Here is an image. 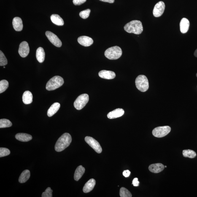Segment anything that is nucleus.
<instances>
[{
	"label": "nucleus",
	"mask_w": 197,
	"mask_h": 197,
	"mask_svg": "<svg viewBox=\"0 0 197 197\" xmlns=\"http://www.w3.org/2000/svg\"><path fill=\"white\" fill-rule=\"evenodd\" d=\"M71 135L65 133L59 138L55 146V150L57 152H61L69 147L72 142Z\"/></svg>",
	"instance_id": "f257e3e1"
},
{
	"label": "nucleus",
	"mask_w": 197,
	"mask_h": 197,
	"mask_svg": "<svg viewBox=\"0 0 197 197\" xmlns=\"http://www.w3.org/2000/svg\"><path fill=\"white\" fill-rule=\"evenodd\" d=\"M125 31L128 33L140 34L143 31L142 23L138 20H133L127 23L124 27Z\"/></svg>",
	"instance_id": "f03ea898"
},
{
	"label": "nucleus",
	"mask_w": 197,
	"mask_h": 197,
	"mask_svg": "<svg viewBox=\"0 0 197 197\" xmlns=\"http://www.w3.org/2000/svg\"><path fill=\"white\" fill-rule=\"evenodd\" d=\"M64 83V80L61 76H56L52 78L47 82L46 88L47 90H53L59 88Z\"/></svg>",
	"instance_id": "7ed1b4c3"
},
{
	"label": "nucleus",
	"mask_w": 197,
	"mask_h": 197,
	"mask_svg": "<svg viewBox=\"0 0 197 197\" xmlns=\"http://www.w3.org/2000/svg\"><path fill=\"white\" fill-rule=\"evenodd\" d=\"M122 54L121 48L118 46L109 47L105 51V56L109 60H117L121 56Z\"/></svg>",
	"instance_id": "20e7f679"
},
{
	"label": "nucleus",
	"mask_w": 197,
	"mask_h": 197,
	"mask_svg": "<svg viewBox=\"0 0 197 197\" xmlns=\"http://www.w3.org/2000/svg\"><path fill=\"white\" fill-rule=\"evenodd\" d=\"M135 83L136 88L141 92H145L148 90V80L145 76L140 75L138 76L136 78Z\"/></svg>",
	"instance_id": "39448f33"
},
{
	"label": "nucleus",
	"mask_w": 197,
	"mask_h": 197,
	"mask_svg": "<svg viewBox=\"0 0 197 197\" xmlns=\"http://www.w3.org/2000/svg\"><path fill=\"white\" fill-rule=\"evenodd\" d=\"M89 97L88 94L84 93L79 96L74 103V107L77 110H81L85 107L88 102Z\"/></svg>",
	"instance_id": "423d86ee"
},
{
	"label": "nucleus",
	"mask_w": 197,
	"mask_h": 197,
	"mask_svg": "<svg viewBox=\"0 0 197 197\" xmlns=\"http://www.w3.org/2000/svg\"><path fill=\"white\" fill-rule=\"evenodd\" d=\"M171 131V128L168 125L158 127L152 130V134L155 137L162 138L167 135Z\"/></svg>",
	"instance_id": "0eeeda50"
},
{
	"label": "nucleus",
	"mask_w": 197,
	"mask_h": 197,
	"mask_svg": "<svg viewBox=\"0 0 197 197\" xmlns=\"http://www.w3.org/2000/svg\"><path fill=\"white\" fill-rule=\"evenodd\" d=\"M85 142L94 149L95 151L98 153H101L102 151V148L97 141L90 136H86L85 138Z\"/></svg>",
	"instance_id": "6e6552de"
},
{
	"label": "nucleus",
	"mask_w": 197,
	"mask_h": 197,
	"mask_svg": "<svg viewBox=\"0 0 197 197\" xmlns=\"http://www.w3.org/2000/svg\"><path fill=\"white\" fill-rule=\"evenodd\" d=\"M45 34L49 41L53 45L58 47H61L62 45L61 41L56 35L50 31H46Z\"/></svg>",
	"instance_id": "1a4fd4ad"
},
{
	"label": "nucleus",
	"mask_w": 197,
	"mask_h": 197,
	"mask_svg": "<svg viewBox=\"0 0 197 197\" xmlns=\"http://www.w3.org/2000/svg\"><path fill=\"white\" fill-rule=\"evenodd\" d=\"M165 9V4L163 1H159L155 5L153 10V14L155 17H159L163 15Z\"/></svg>",
	"instance_id": "9d476101"
},
{
	"label": "nucleus",
	"mask_w": 197,
	"mask_h": 197,
	"mask_svg": "<svg viewBox=\"0 0 197 197\" xmlns=\"http://www.w3.org/2000/svg\"><path fill=\"white\" fill-rule=\"evenodd\" d=\"M30 49L28 43L23 41L20 44L18 50V53L22 58H26L29 54Z\"/></svg>",
	"instance_id": "9b49d317"
},
{
	"label": "nucleus",
	"mask_w": 197,
	"mask_h": 197,
	"mask_svg": "<svg viewBox=\"0 0 197 197\" xmlns=\"http://www.w3.org/2000/svg\"><path fill=\"white\" fill-rule=\"evenodd\" d=\"M78 42L84 47H89L93 44V41L91 38L86 36H80L77 39Z\"/></svg>",
	"instance_id": "f8f14e48"
},
{
	"label": "nucleus",
	"mask_w": 197,
	"mask_h": 197,
	"mask_svg": "<svg viewBox=\"0 0 197 197\" xmlns=\"http://www.w3.org/2000/svg\"><path fill=\"white\" fill-rule=\"evenodd\" d=\"M165 166L161 163H153L149 166V171L155 174H157L164 170Z\"/></svg>",
	"instance_id": "ddd939ff"
},
{
	"label": "nucleus",
	"mask_w": 197,
	"mask_h": 197,
	"mask_svg": "<svg viewBox=\"0 0 197 197\" xmlns=\"http://www.w3.org/2000/svg\"><path fill=\"white\" fill-rule=\"evenodd\" d=\"M125 111L122 109H117L112 112H110L107 114V117L109 119H113L121 117L124 114Z\"/></svg>",
	"instance_id": "4468645a"
},
{
	"label": "nucleus",
	"mask_w": 197,
	"mask_h": 197,
	"mask_svg": "<svg viewBox=\"0 0 197 197\" xmlns=\"http://www.w3.org/2000/svg\"><path fill=\"white\" fill-rule=\"evenodd\" d=\"M99 75L101 78L106 79H114L115 77L116 74L113 71L102 70L99 73Z\"/></svg>",
	"instance_id": "2eb2a0df"
},
{
	"label": "nucleus",
	"mask_w": 197,
	"mask_h": 197,
	"mask_svg": "<svg viewBox=\"0 0 197 197\" xmlns=\"http://www.w3.org/2000/svg\"><path fill=\"white\" fill-rule=\"evenodd\" d=\"M12 25L15 31H20L23 29V21L20 17H16L13 19L12 20Z\"/></svg>",
	"instance_id": "dca6fc26"
},
{
	"label": "nucleus",
	"mask_w": 197,
	"mask_h": 197,
	"mask_svg": "<svg viewBox=\"0 0 197 197\" xmlns=\"http://www.w3.org/2000/svg\"><path fill=\"white\" fill-rule=\"evenodd\" d=\"M96 184V181L93 179H90L85 184L83 188L84 193H87L93 190Z\"/></svg>",
	"instance_id": "f3484780"
},
{
	"label": "nucleus",
	"mask_w": 197,
	"mask_h": 197,
	"mask_svg": "<svg viewBox=\"0 0 197 197\" xmlns=\"http://www.w3.org/2000/svg\"><path fill=\"white\" fill-rule=\"evenodd\" d=\"M190 22L188 19L184 18L181 20L180 24V30L182 33H185L188 31L190 27Z\"/></svg>",
	"instance_id": "a211bd4d"
},
{
	"label": "nucleus",
	"mask_w": 197,
	"mask_h": 197,
	"mask_svg": "<svg viewBox=\"0 0 197 197\" xmlns=\"http://www.w3.org/2000/svg\"><path fill=\"white\" fill-rule=\"evenodd\" d=\"M16 139L22 142H26L31 141L32 136L31 135L26 133H19L15 135Z\"/></svg>",
	"instance_id": "6ab92c4d"
},
{
	"label": "nucleus",
	"mask_w": 197,
	"mask_h": 197,
	"mask_svg": "<svg viewBox=\"0 0 197 197\" xmlns=\"http://www.w3.org/2000/svg\"><path fill=\"white\" fill-rule=\"evenodd\" d=\"M60 107L59 103L55 102L49 108L47 112V115L49 117H51L58 112Z\"/></svg>",
	"instance_id": "aec40b11"
},
{
	"label": "nucleus",
	"mask_w": 197,
	"mask_h": 197,
	"mask_svg": "<svg viewBox=\"0 0 197 197\" xmlns=\"http://www.w3.org/2000/svg\"><path fill=\"white\" fill-rule=\"evenodd\" d=\"M33 95L31 92L26 90L24 93L23 96V101L24 104H31L33 101Z\"/></svg>",
	"instance_id": "412c9836"
},
{
	"label": "nucleus",
	"mask_w": 197,
	"mask_h": 197,
	"mask_svg": "<svg viewBox=\"0 0 197 197\" xmlns=\"http://www.w3.org/2000/svg\"><path fill=\"white\" fill-rule=\"evenodd\" d=\"M36 58L39 63H42L45 60V52L43 48L39 47L36 50Z\"/></svg>",
	"instance_id": "4be33fe9"
},
{
	"label": "nucleus",
	"mask_w": 197,
	"mask_h": 197,
	"mask_svg": "<svg viewBox=\"0 0 197 197\" xmlns=\"http://www.w3.org/2000/svg\"><path fill=\"white\" fill-rule=\"evenodd\" d=\"M85 171V168L82 166L77 167L74 174V179L76 181L79 180L83 175Z\"/></svg>",
	"instance_id": "5701e85b"
},
{
	"label": "nucleus",
	"mask_w": 197,
	"mask_h": 197,
	"mask_svg": "<svg viewBox=\"0 0 197 197\" xmlns=\"http://www.w3.org/2000/svg\"><path fill=\"white\" fill-rule=\"evenodd\" d=\"M50 19L52 23L58 26H63L64 25L63 19L58 14H53L51 16Z\"/></svg>",
	"instance_id": "b1692460"
},
{
	"label": "nucleus",
	"mask_w": 197,
	"mask_h": 197,
	"mask_svg": "<svg viewBox=\"0 0 197 197\" xmlns=\"http://www.w3.org/2000/svg\"><path fill=\"white\" fill-rule=\"evenodd\" d=\"M31 176L30 171L28 170H25L22 173L19 179V182L20 183H25L29 179Z\"/></svg>",
	"instance_id": "393cba45"
},
{
	"label": "nucleus",
	"mask_w": 197,
	"mask_h": 197,
	"mask_svg": "<svg viewBox=\"0 0 197 197\" xmlns=\"http://www.w3.org/2000/svg\"><path fill=\"white\" fill-rule=\"evenodd\" d=\"M182 155L184 157H188L190 158H193L196 156V152L190 149L183 150Z\"/></svg>",
	"instance_id": "a878e982"
},
{
	"label": "nucleus",
	"mask_w": 197,
	"mask_h": 197,
	"mask_svg": "<svg viewBox=\"0 0 197 197\" xmlns=\"http://www.w3.org/2000/svg\"><path fill=\"white\" fill-rule=\"evenodd\" d=\"M12 123L10 120L6 119H1L0 120V128H9L12 126Z\"/></svg>",
	"instance_id": "bb28decb"
},
{
	"label": "nucleus",
	"mask_w": 197,
	"mask_h": 197,
	"mask_svg": "<svg viewBox=\"0 0 197 197\" xmlns=\"http://www.w3.org/2000/svg\"><path fill=\"white\" fill-rule=\"evenodd\" d=\"M9 87V82L5 80H3L0 82V93H4Z\"/></svg>",
	"instance_id": "cd10ccee"
},
{
	"label": "nucleus",
	"mask_w": 197,
	"mask_h": 197,
	"mask_svg": "<svg viewBox=\"0 0 197 197\" xmlns=\"http://www.w3.org/2000/svg\"><path fill=\"white\" fill-rule=\"evenodd\" d=\"M120 196L121 197H131L132 195L128 189L122 187L120 189Z\"/></svg>",
	"instance_id": "c85d7f7f"
},
{
	"label": "nucleus",
	"mask_w": 197,
	"mask_h": 197,
	"mask_svg": "<svg viewBox=\"0 0 197 197\" xmlns=\"http://www.w3.org/2000/svg\"><path fill=\"white\" fill-rule=\"evenodd\" d=\"M7 64V60L4 54L1 51H0V66H6Z\"/></svg>",
	"instance_id": "c756f323"
},
{
	"label": "nucleus",
	"mask_w": 197,
	"mask_h": 197,
	"mask_svg": "<svg viewBox=\"0 0 197 197\" xmlns=\"http://www.w3.org/2000/svg\"><path fill=\"white\" fill-rule=\"evenodd\" d=\"M10 153V151L9 149L4 147L0 148V157L7 156Z\"/></svg>",
	"instance_id": "7c9ffc66"
},
{
	"label": "nucleus",
	"mask_w": 197,
	"mask_h": 197,
	"mask_svg": "<svg viewBox=\"0 0 197 197\" xmlns=\"http://www.w3.org/2000/svg\"><path fill=\"white\" fill-rule=\"evenodd\" d=\"M90 12V9H87L80 12V14H79V15H80V16L81 18L82 19H87L89 16Z\"/></svg>",
	"instance_id": "2f4dec72"
},
{
	"label": "nucleus",
	"mask_w": 197,
	"mask_h": 197,
	"mask_svg": "<svg viewBox=\"0 0 197 197\" xmlns=\"http://www.w3.org/2000/svg\"><path fill=\"white\" fill-rule=\"evenodd\" d=\"M52 192L53 190L50 187H48L45 190V191L42 193V197H52Z\"/></svg>",
	"instance_id": "473e14b6"
},
{
	"label": "nucleus",
	"mask_w": 197,
	"mask_h": 197,
	"mask_svg": "<svg viewBox=\"0 0 197 197\" xmlns=\"http://www.w3.org/2000/svg\"><path fill=\"white\" fill-rule=\"evenodd\" d=\"M87 0H73V2L75 5H80L85 3Z\"/></svg>",
	"instance_id": "72a5a7b5"
},
{
	"label": "nucleus",
	"mask_w": 197,
	"mask_h": 197,
	"mask_svg": "<svg viewBox=\"0 0 197 197\" xmlns=\"http://www.w3.org/2000/svg\"><path fill=\"white\" fill-rule=\"evenodd\" d=\"M139 182L137 178H135L133 181L132 184L134 187H138L139 185Z\"/></svg>",
	"instance_id": "f704fd0d"
},
{
	"label": "nucleus",
	"mask_w": 197,
	"mask_h": 197,
	"mask_svg": "<svg viewBox=\"0 0 197 197\" xmlns=\"http://www.w3.org/2000/svg\"><path fill=\"white\" fill-rule=\"evenodd\" d=\"M131 172L129 170H125L123 171V174L124 176H125V177H129L130 175Z\"/></svg>",
	"instance_id": "c9c22d12"
},
{
	"label": "nucleus",
	"mask_w": 197,
	"mask_h": 197,
	"mask_svg": "<svg viewBox=\"0 0 197 197\" xmlns=\"http://www.w3.org/2000/svg\"><path fill=\"white\" fill-rule=\"evenodd\" d=\"M100 1H104V2H108L112 4L114 2V0H100Z\"/></svg>",
	"instance_id": "e433bc0d"
},
{
	"label": "nucleus",
	"mask_w": 197,
	"mask_h": 197,
	"mask_svg": "<svg viewBox=\"0 0 197 197\" xmlns=\"http://www.w3.org/2000/svg\"><path fill=\"white\" fill-rule=\"evenodd\" d=\"M194 55L197 58V49H196V50L195 51Z\"/></svg>",
	"instance_id": "4c0bfd02"
},
{
	"label": "nucleus",
	"mask_w": 197,
	"mask_h": 197,
	"mask_svg": "<svg viewBox=\"0 0 197 197\" xmlns=\"http://www.w3.org/2000/svg\"><path fill=\"white\" fill-rule=\"evenodd\" d=\"M165 167L166 168V167H167V166H165Z\"/></svg>",
	"instance_id": "58836bf2"
},
{
	"label": "nucleus",
	"mask_w": 197,
	"mask_h": 197,
	"mask_svg": "<svg viewBox=\"0 0 197 197\" xmlns=\"http://www.w3.org/2000/svg\"><path fill=\"white\" fill-rule=\"evenodd\" d=\"M196 77H197V73L196 74Z\"/></svg>",
	"instance_id": "ea45409f"
},
{
	"label": "nucleus",
	"mask_w": 197,
	"mask_h": 197,
	"mask_svg": "<svg viewBox=\"0 0 197 197\" xmlns=\"http://www.w3.org/2000/svg\"><path fill=\"white\" fill-rule=\"evenodd\" d=\"M4 68H5V66H4Z\"/></svg>",
	"instance_id": "a19ab883"
}]
</instances>
